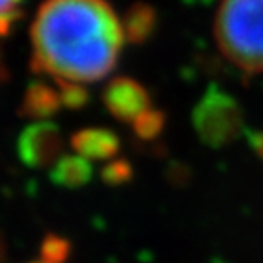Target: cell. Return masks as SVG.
<instances>
[{"instance_id": "2", "label": "cell", "mask_w": 263, "mask_h": 263, "mask_svg": "<svg viewBox=\"0 0 263 263\" xmlns=\"http://www.w3.org/2000/svg\"><path fill=\"white\" fill-rule=\"evenodd\" d=\"M214 35L219 51L238 70L263 73V0H221Z\"/></svg>"}, {"instance_id": "15", "label": "cell", "mask_w": 263, "mask_h": 263, "mask_svg": "<svg viewBox=\"0 0 263 263\" xmlns=\"http://www.w3.org/2000/svg\"><path fill=\"white\" fill-rule=\"evenodd\" d=\"M8 79H9V71H8V68H6V64H4L2 49H0V84H2V82H6Z\"/></svg>"}, {"instance_id": "1", "label": "cell", "mask_w": 263, "mask_h": 263, "mask_svg": "<svg viewBox=\"0 0 263 263\" xmlns=\"http://www.w3.org/2000/svg\"><path fill=\"white\" fill-rule=\"evenodd\" d=\"M124 31L106 0H44L31 24L33 73L95 82L119 61Z\"/></svg>"}, {"instance_id": "13", "label": "cell", "mask_w": 263, "mask_h": 263, "mask_svg": "<svg viewBox=\"0 0 263 263\" xmlns=\"http://www.w3.org/2000/svg\"><path fill=\"white\" fill-rule=\"evenodd\" d=\"M132 164L128 163L126 159H115V161H110V163L101 170V177L106 185L110 186H117V185H123L126 181L132 179Z\"/></svg>"}, {"instance_id": "8", "label": "cell", "mask_w": 263, "mask_h": 263, "mask_svg": "<svg viewBox=\"0 0 263 263\" xmlns=\"http://www.w3.org/2000/svg\"><path fill=\"white\" fill-rule=\"evenodd\" d=\"M91 164L88 159L81 156H62L49 172L51 183L61 189L77 190L90 183L91 179Z\"/></svg>"}, {"instance_id": "4", "label": "cell", "mask_w": 263, "mask_h": 263, "mask_svg": "<svg viewBox=\"0 0 263 263\" xmlns=\"http://www.w3.org/2000/svg\"><path fill=\"white\" fill-rule=\"evenodd\" d=\"M16 154L29 168L55 164L62 157V136L59 126L46 121L26 126L16 141Z\"/></svg>"}, {"instance_id": "3", "label": "cell", "mask_w": 263, "mask_h": 263, "mask_svg": "<svg viewBox=\"0 0 263 263\" xmlns=\"http://www.w3.org/2000/svg\"><path fill=\"white\" fill-rule=\"evenodd\" d=\"M192 124L206 146L223 148L239 136L243 114L232 95L210 86L192 110Z\"/></svg>"}, {"instance_id": "12", "label": "cell", "mask_w": 263, "mask_h": 263, "mask_svg": "<svg viewBox=\"0 0 263 263\" xmlns=\"http://www.w3.org/2000/svg\"><path fill=\"white\" fill-rule=\"evenodd\" d=\"M70 254V243L61 236L49 234L42 241L41 261L42 263H64V259Z\"/></svg>"}, {"instance_id": "14", "label": "cell", "mask_w": 263, "mask_h": 263, "mask_svg": "<svg viewBox=\"0 0 263 263\" xmlns=\"http://www.w3.org/2000/svg\"><path fill=\"white\" fill-rule=\"evenodd\" d=\"M24 13L18 8L6 9V11H0V37H8L11 29L15 28V24L21 21Z\"/></svg>"}, {"instance_id": "17", "label": "cell", "mask_w": 263, "mask_h": 263, "mask_svg": "<svg viewBox=\"0 0 263 263\" xmlns=\"http://www.w3.org/2000/svg\"><path fill=\"white\" fill-rule=\"evenodd\" d=\"M29 263H42L41 259H37V261H29Z\"/></svg>"}, {"instance_id": "6", "label": "cell", "mask_w": 263, "mask_h": 263, "mask_svg": "<svg viewBox=\"0 0 263 263\" xmlns=\"http://www.w3.org/2000/svg\"><path fill=\"white\" fill-rule=\"evenodd\" d=\"M71 146L88 161H104L119 152V137L108 128H84L71 136Z\"/></svg>"}, {"instance_id": "7", "label": "cell", "mask_w": 263, "mask_h": 263, "mask_svg": "<svg viewBox=\"0 0 263 263\" xmlns=\"http://www.w3.org/2000/svg\"><path fill=\"white\" fill-rule=\"evenodd\" d=\"M61 93L55 88L48 86L46 82L35 81L26 88L18 114L31 119H48L53 117L61 110Z\"/></svg>"}, {"instance_id": "5", "label": "cell", "mask_w": 263, "mask_h": 263, "mask_svg": "<svg viewBox=\"0 0 263 263\" xmlns=\"http://www.w3.org/2000/svg\"><path fill=\"white\" fill-rule=\"evenodd\" d=\"M103 103L115 119L134 123L139 115L150 110V93L136 79L115 77L104 86Z\"/></svg>"}, {"instance_id": "16", "label": "cell", "mask_w": 263, "mask_h": 263, "mask_svg": "<svg viewBox=\"0 0 263 263\" xmlns=\"http://www.w3.org/2000/svg\"><path fill=\"white\" fill-rule=\"evenodd\" d=\"M21 0H0V11H6V9L18 8Z\"/></svg>"}, {"instance_id": "10", "label": "cell", "mask_w": 263, "mask_h": 263, "mask_svg": "<svg viewBox=\"0 0 263 263\" xmlns=\"http://www.w3.org/2000/svg\"><path fill=\"white\" fill-rule=\"evenodd\" d=\"M164 114L161 110H146L143 115H139L136 121H134V132L136 136L143 141H152L159 136L164 128Z\"/></svg>"}, {"instance_id": "11", "label": "cell", "mask_w": 263, "mask_h": 263, "mask_svg": "<svg viewBox=\"0 0 263 263\" xmlns=\"http://www.w3.org/2000/svg\"><path fill=\"white\" fill-rule=\"evenodd\" d=\"M57 84H59V93H61L62 106L70 108V110H81V108H84L90 103V91L82 86V84H79V82L57 79Z\"/></svg>"}, {"instance_id": "9", "label": "cell", "mask_w": 263, "mask_h": 263, "mask_svg": "<svg viewBox=\"0 0 263 263\" xmlns=\"http://www.w3.org/2000/svg\"><path fill=\"white\" fill-rule=\"evenodd\" d=\"M157 28V13L146 2H136L128 8L123 21V31L128 42L132 44H144L152 37Z\"/></svg>"}]
</instances>
